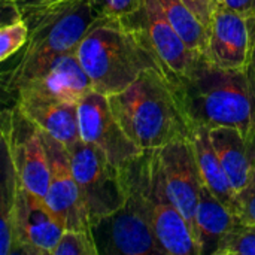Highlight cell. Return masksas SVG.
I'll use <instances>...</instances> for the list:
<instances>
[{"label": "cell", "mask_w": 255, "mask_h": 255, "mask_svg": "<svg viewBox=\"0 0 255 255\" xmlns=\"http://www.w3.org/2000/svg\"><path fill=\"white\" fill-rule=\"evenodd\" d=\"M170 79L191 127H235L255 137V84L250 69H224L199 52L187 72Z\"/></svg>", "instance_id": "cell-1"}, {"label": "cell", "mask_w": 255, "mask_h": 255, "mask_svg": "<svg viewBox=\"0 0 255 255\" xmlns=\"http://www.w3.org/2000/svg\"><path fill=\"white\" fill-rule=\"evenodd\" d=\"M108 99L123 130L143 151L191 136L193 127L175 85L163 70H145L131 85Z\"/></svg>", "instance_id": "cell-2"}, {"label": "cell", "mask_w": 255, "mask_h": 255, "mask_svg": "<svg viewBox=\"0 0 255 255\" xmlns=\"http://www.w3.org/2000/svg\"><path fill=\"white\" fill-rule=\"evenodd\" d=\"M30 27L28 42L13 66L3 73L4 90L16 87L37 67L78 49L84 37L108 18L100 16L91 0H57L24 18Z\"/></svg>", "instance_id": "cell-3"}, {"label": "cell", "mask_w": 255, "mask_h": 255, "mask_svg": "<svg viewBox=\"0 0 255 255\" xmlns=\"http://www.w3.org/2000/svg\"><path fill=\"white\" fill-rule=\"evenodd\" d=\"M78 54L94 90L108 97L126 90L145 70H163L137 33L121 19H106L91 30Z\"/></svg>", "instance_id": "cell-4"}, {"label": "cell", "mask_w": 255, "mask_h": 255, "mask_svg": "<svg viewBox=\"0 0 255 255\" xmlns=\"http://www.w3.org/2000/svg\"><path fill=\"white\" fill-rule=\"evenodd\" d=\"M126 191L134 196L163 255H199L194 235L172 200L158 149H145L121 167Z\"/></svg>", "instance_id": "cell-5"}, {"label": "cell", "mask_w": 255, "mask_h": 255, "mask_svg": "<svg viewBox=\"0 0 255 255\" xmlns=\"http://www.w3.org/2000/svg\"><path fill=\"white\" fill-rule=\"evenodd\" d=\"M72 169L91 226L124 206L127 191L121 169L97 146L79 140L70 149Z\"/></svg>", "instance_id": "cell-6"}, {"label": "cell", "mask_w": 255, "mask_h": 255, "mask_svg": "<svg viewBox=\"0 0 255 255\" xmlns=\"http://www.w3.org/2000/svg\"><path fill=\"white\" fill-rule=\"evenodd\" d=\"M1 142L12 160L19 182L45 197L49 187V163L42 130L15 105L3 112Z\"/></svg>", "instance_id": "cell-7"}, {"label": "cell", "mask_w": 255, "mask_h": 255, "mask_svg": "<svg viewBox=\"0 0 255 255\" xmlns=\"http://www.w3.org/2000/svg\"><path fill=\"white\" fill-rule=\"evenodd\" d=\"M121 21L137 33L169 78L187 72L199 52L193 51L170 24L158 0H142L140 7Z\"/></svg>", "instance_id": "cell-8"}, {"label": "cell", "mask_w": 255, "mask_h": 255, "mask_svg": "<svg viewBox=\"0 0 255 255\" xmlns=\"http://www.w3.org/2000/svg\"><path fill=\"white\" fill-rule=\"evenodd\" d=\"M99 255L161 254L154 232L134 196L123 208L91 226Z\"/></svg>", "instance_id": "cell-9"}, {"label": "cell", "mask_w": 255, "mask_h": 255, "mask_svg": "<svg viewBox=\"0 0 255 255\" xmlns=\"http://www.w3.org/2000/svg\"><path fill=\"white\" fill-rule=\"evenodd\" d=\"M66 227L49 208L45 197L18 182L13 211V253L52 255Z\"/></svg>", "instance_id": "cell-10"}, {"label": "cell", "mask_w": 255, "mask_h": 255, "mask_svg": "<svg viewBox=\"0 0 255 255\" xmlns=\"http://www.w3.org/2000/svg\"><path fill=\"white\" fill-rule=\"evenodd\" d=\"M78 112L81 139L100 148L118 169L143 151L123 130L111 109L108 96L96 90L88 93L78 103Z\"/></svg>", "instance_id": "cell-11"}, {"label": "cell", "mask_w": 255, "mask_h": 255, "mask_svg": "<svg viewBox=\"0 0 255 255\" xmlns=\"http://www.w3.org/2000/svg\"><path fill=\"white\" fill-rule=\"evenodd\" d=\"M49 163V187L45 196L46 203L55 212L66 230H88L91 223L76 182L70 151L57 139L42 131Z\"/></svg>", "instance_id": "cell-12"}, {"label": "cell", "mask_w": 255, "mask_h": 255, "mask_svg": "<svg viewBox=\"0 0 255 255\" xmlns=\"http://www.w3.org/2000/svg\"><path fill=\"white\" fill-rule=\"evenodd\" d=\"M158 158L167 191L194 235V220L203 179L191 143V136L158 148Z\"/></svg>", "instance_id": "cell-13"}, {"label": "cell", "mask_w": 255, "mask_h": 255, "mask_svg": "<svg viewBox=\"0 0 255 255\" xmlns=\"http://www.w3.org/2000/svg\"><path fill=\"white\" fill-rule=\"evenodd\" d=\"M254 48L251 18L232 10L223 3L217 4L203 54L224 69L248 70Z\"/></svg>", "instance_id": "cell-14"}, {"label": "cell", "mask_w": 255, "mask_h": 255, "mask_svg": "<svg viewBox=\"0 0 255 255\" xmlns=\"http://www.w3.org/2000/svg\"><path fill=\"white\" fill-rule=\"evenodd\" d=\"M18 91H31L79 103L88 93L94 91V87L81 63L78 49H75L33 70L16 87L15 94Z\"/></svg>", "instance_id": "cell-15"}, {"label": "cell", "mask_w": 255, "mask_h": 255, "mask_svg": "<svg viewBox=\"0 0 255 255\" xmlns=\"http://www.w3.org/2000/svg\"><path fill=\"white\" fill-rule=\"evenodd\" d=\"M15 105L42 131L60 140L67 149L81 140L78 103L39 93L18 91Z\"/></svg>", "instance_id": "cell-16"}, {"label": "cell", "mask_w": 255, "mask_h": 255, "mask_svg": "<svg viewBox=\"0 0 255 255\" xmlns=\"http://www.w3.org/2000/svg\"><path fill=\"white\" fill-rule=\"evenodd\" d=\"M212 145L236 194L250 182L255 170V137H247L235 127L209 130Z\"/></svg>", "instance_id": "cell-17"}, {"label": "cell", "mask_w": 255, "mask_h": 255, "mask_svg": "<svg viewBox=\"0 0 255 255\" xmlns=\"http://www.w3.org/2000/svg\"><path fill=\"white\" fill-rule=\"evenodd\" d=\"M238 221L235 212L223 205L203 184L194 220V239L199 255L215 254L221 239Z\"/></svg>", "instance_id": "cell-18"}, {"label": "cell", "mask_w": 255, "mask_h": 255, "mask_svg": "<svg viewBox=\"0 0 255 255\" xmlns=\"http://www.w3.org/2000/svg\"><path fill=\"white\" fill-rule=\"evenodd\" d=\"M191 143L200 169L203 184L211 190V193L230 211L235 212L236 191L218 158V154L212 145L209 128L193 126L191 128ZM236 215V214H235Z\"/></svg>", "instance_id": "cell-19"}, {"label": "cell", "mask_w": 255, "mask_h": 255, "mask_svg": "<svg viewBox=\"0 0 255 255\" xmlns=\"http://www.w3.org/2000/svg\"><path fill=\"white\" fill-rule=\"evenodd\" d=\"M158 3L185 43L196 52H205L209 31L206 25L187 6V3L184 0H158Z\"/></svg>", "instance_id": "cell-20"}, {"label": "cell", "mask_w": 255, "mask_h": 255, "mask_svg": "<svg viewBox=\"0 0 255 255\" xmlns=\"http://www.w3.org/2000/svg\"><path fill=\"white\" fill-rule=\"evenodd\" d=\"M3 160L4 173L0 196V255H10L13 253V211L19 179L13 169L12 160L4 149Z\"/></svg>", "instance_id": "cell-21"}, {"label": "cell", "mask_w": 255, "mask_h": 255, "mask_svg": "<svg viewBox=\"0 0 255 255\" xmlns=\"http://www.w3.org/2000/svg\"><path fill=\"white\" fill-rule=\"evenodd\" d=\"M214 255H255V224L238 221L221 239Z\"/></svg>", "instance_id": "cell-22"}, {"label": "cell", "mask_w": 255, "mask_h": 255, "mask_svg": "<svg viewBox=\"0 0 255 255\" xmlns=\"http://www.w3.org/2000/svg\"><path fill=\"white\" fill-rule=\"evenodd\" d=\"M28 22L19 15L13 16V19L7 24H3L0 28V61L6 63L9 58H13L18 52H21L28 42Z\"/></svg>", "instance_id": "cell-23"}, {"label": "cell", "mask_w": 255, "mask_h": 255, "mask_svg": "<svg viewBox=\"0 0 255 255\" xmlns=\"http://www.w3.org/2000/svg\"><path fill=\"white\" fill-rule=\"evenodd\" d=\"M52 255H99V250L91 232L64 230Z\"/></svg>", "instance_id": "cell-24"}, {"label": "cell", "mask_w": 255, "mask_h": 255, "mask_svg": "<svg viewBox=\"0 0 255 255\" xmlns=\"http://www.w3.org/2000/svg\"><path fill=\"white\" fill-rule=\"evenodd\" d=\"M91 3L100 16L121 19L136 12L140 7L142 0H91Z\"/></svg>", "instance_id": "cell-25"}, {"label": "cell", "mask_w": 255, "mask_h": 255, "mask_svg": "<svg viewBox=\"0 0 255 255\" xmlns=\"http://www.w3.org/2000/svg\"><path fill=\"white\" fill-rule=\"evenodd\" d=\"M235 214L239 221L255 224V170L250 182L236 194Z\"/></svg>", "instance_id": "cell-26"}, {"label": "cell", "mask_w": 255, "mask_h": 255, "mask_svg": "<svg viewBox=\"0 0 255 255\" xmlns=\"http://www.w3.org/2000/svg\"><path fill=\"white\" fill-rule=\"evenodd\" d=\"M57 0H1L3 7H9L16 15L27 18L28 15L55 3Z\"/></svg>", "instance_id": "cell-27"}, {"label": "cell", "mask_w": 255, "mask_h": 255, "mask_svg": "<svg viewBox=\"0 0 255 255\" xmlns=\"http://www.w3.org/2000/svg\"><path fill=\"white\" fill-rule=\"evenodd\" d=\"M187 6L194 12V15L206 25L209 31V25L212 22V16L217 7L215 0H184Z\"/></svg>", "instance_id": "cell-28"}, {"label": "cell", "mask_w": 255, "mask_h": 255, "mask_svg": "<svg viewBox=\"0 0 255 255\" xmlns=\"http://www.w3.org/2000/svg\"><path fill=\"white\" fill-rule=\"evenodd\" d=\"M250 73H251V76H253L255 84V48L254 52H253V60H251V64H250Z\"/></svg>", "instance_id": "cell-29"}, {"label": "cell", "mask_w": 255, "mask_h": 255, "mask_svg": "<svg viewBox=\"0 0 255 255\" xmlns=\"http://www.w3.org/2000/svg\"><path fill=\"white\" fill-rule=\"evenodd\" d=\"M251 28H253V39H254V45H255V16L251 18Z\"/></svg>", "instance_id": "cell-30"}]
</instances>
